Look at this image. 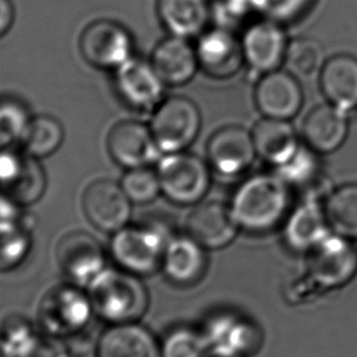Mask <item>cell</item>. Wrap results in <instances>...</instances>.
Masks as SVG:
<instances>
[{"mask_svg":"<svg viewBox=\"0 0 357 357\" xmlns=\"http://www.w3.org/2000/svg\"><path fill=\"white\" fill-rule=\"evenodd\" d=\"M289 185L277 173L255 174L234 192L230 209L238 227L251 231L274 228L288 213Z\"/></svg>","mask_w":357,"mask_h":357,"instance_id":"1","label":"cell"},{"mask_svg":"<svg viewBox=\"0 0 357 357\" xmlns=\"http://www.w3.org/2000/svg\"><path fill=\"white\" fill-rule=\"evenodd\" d=\"M96 314L109 324L139 322L149 305L139 275L121 268H105L87 285Z\"/></svg>","mask_w":357,"mask_h":357,"instance_id":"2","label":"cell"},{"mask_svg":"<svg viewBox=\"0 0 357 357\" xmlns=\"http://www.w3.org/2000/svg\"><path fill=\"white\" fill-rule=\"evenodd\" d=\"M93 313L87 291L74 283L58 284L42 296L37 318L42 332L64 339L82 332Z\"/></svg>","mask_w":357,"mask_h":357,"instance_id":"3","label":"cell"},{"mask_svg":"<svg viewBox=\"0 0 357 357\" xmlns=\"http://www.w3.org/2000/svg\"><path fill=\"white\" fill-rule=\"evenodd\" d=\"M169 238L154 225H126L110 241L112 257L119 268L136 275H149L162 267Z\"/></svg>","mask_w":357,"mask_h":357,"instance_id":"4","label":"cell"},{"mask_svg":"<svg viewBox=\"0 0 357 357\" xmlns=\"http://www.w3.org/2000/svg\"><path fill=\"white\" fill-rule=\"evenodd\" d=\"M202 118L197 105L183 96H173L153 110L151 131L162 153L183 152L197 139Z\"/></svg>","mask_w":357,"mask_h":357,"instance_id":"5","label":"cell"},{"mask_svg":"<svg viewBox=\"0 0 357 357\" xmlns=\"http://www.w3.org/2000/svg\"><path fill=\"white\" fill-rule=\"evenodd\" d=\"M157 173L162 194L174 204H197L211 186L209 164L185 151L165 154L159 160Z\"/></svg>","mask_w":357,"mask_h":357,"instance_id":"6","label":"cell"},{"mask_svg":"<svg viewBox=\"0 0 357 357\" xmlns=\"http://www.w3.org/2000/svg\"><path fill=\"white\" fill-rule=\"evenodd\" d=\"M47 189V176L40 159L24 149H0V192L25 207L38 202Z\"/></svg>","mask_w":357,"mask_h":357,"instance_id":"7","label":"cell"},{"mask_svg":"<svg viewBox=\"0 0 357 357\" xmlns=\"http://www.w3.org/2000/svg\"><path fill=\"white\" fill-rule=\"evenodd\" d=\"M308 252V274L318 287L337 288L356 274L357 251L349 238L328 234Z\"/></svg>","mask_w":357,"mask_h":357,"instance_id":"8","label":"cell"},{"mask_svg":"<svg viewBox=\"0 0 357 357\" xmlns=\"http://www.w3.org/2000/svg\"><path fill=\"white\" fill-rule=\"evenodd\" d=\"M84 60L95 68L116 70L132 58V37L115 21L98 20L84 29L79 38Z\"/></svg>","mask_w":357,"mask_h":357,"instance_id":"9","label":"cell"},{"mask_svg":"<svg viewBox=\"0 0 357 357\" xmlns=\"http://www.w3.org/2000/svg\"><path fill=\"white\" fill-rule=\"evenodd\" d=\"M55 259L71 283L84 288L107 268L105 250L100 241L82 230L60 238L55 248Z\"/></svg>","mask_w":357,"mask_h":357,"instance_id":"10","label":"cell"},{"mask_svg":"<svg viewBox=\"0 0 357 357\" xmlns=\"http://www.w3.org/2000/svg\"><path fill=\"white\" fill-rule=\"evenodd\" d=\"M288 45L283 25L268 19L252 22L241 36L245 65L258 76L279 70L285 61Z\"/></svg>","mask_w":357,"mask_h":357,"instance_id":"11","label":"cell"},{"mask_svg":"<svg viewBox=\"0 0 357 357\" xmlns=\"http://www.w3.org/2000/svg\"><path fill=\"white\" fill-rule=\"evenodd\" d=\"M82 208L93 227L114 234L129 224L132 202L121 185L109 178H100L84 190Z\"/></svg>","mask_w":357,"mask_h":357,"instance_id":"12","label":"cell"},{"mask_svg":"<svg viewBox=\"0 0 357 357\" xmlns=\"http://www.w3.org/2000/svg\"><path fill=\"white\" fill-rule=\"evenodd\" d=\"M114 86L125 105L132 109L154 110L163 100L167 84L151 61L131 58L115 70Z\"/></svg>","mask_w":357,"mask_h":357,"instance_id":"13","label":"cell"},{"mask_svg":"<svg viewBox=\"0 0 357 357\" xmlns=\"http://www.w3.org/2000/svg\"><path fill=\"white\" fill-rule=\"evenodd\" d=\"M199 69L213 79H229L245 65L241 38L235 31L215 26L204 31L195 45Z\"/></svg>","mask_w":357,"mask_h":357,"instance_id":"14","label":"cell"},{"mask_svg":"<svg viewBox=\"0 0 357 357\" xmlns=\"http://www.w3.org/2000/svg\"><path fill=\"white\" fill-rule=\"evenodd\" d=\"M256 157L252 134L241 126L218 130L207 144L209 167L222 176L234 178L246 173Z\"/></svg>","mask_w":357,"mask_h":357,"instance_id":"15","label":"cell"},{"mask_svg":"<svg viewBox=\"0 0 357 357\" xmlns=\"http://www.w3.org/2000/svg\"><path fill=\"white\" fill-rule=\"evenodd\" d=\"M255 103L264 118L290 120L303 105V91L296 76L274 70L259 76L255 89Z\"/></svg>","mask_w":357,"mask_h":357,"instance_id":"16","label":"cell"},{"mask_svg":"<svg viewBox=\"0 0 357 357\" xmlns=\"http://www.w3.org/2000/svg\"><path fill=\"white\" fill-rule=\"evenodd\" d=\"M108 151L116 163L128 169L149 167L162 153L151 128L134 120L121 121L110 130Z\"/></svg>","mask_w":357,"mask_h":357,"instance_id":"17","label":"cell"},{"mask_svg":"<svg viewBox=\"0 0 357 357\" xmlns=\"http://www.w3.org/2000/svg\"><path fill=\"white\" fill-rule=\"evenodd\" d=\"M238 225L230 206L212 201L195 207L186 222L190 238L204 248H220L233 241Z\"/></svg>","mask_w":357,"mask_h":357,"instance_id":"18","label":"cell"},{"mask_svg":"<svg viewBox=\"0 0 357 357\" xmlns=\"http://www.w3.org/2000/svg\"><path fill=\"white\" fill-rule=\"evenodd\" d=\"M303 142L318 154L335 152L349 135V113L334 105H323L313 108L303 123Z\"/></svg>","mask_w":357,"mask_h":357,"instance_id":"19","label":"cell"},{"mask_svg":"<svg viewBox=\"0 0 357 357\" xmlns=\"http://www.w3.org/2000/svg\"><path fill=\"white\" fill-rule=\"evenodd\" d=\"M97 357H162L160 344L137 322L110 324L100 334Z\"/></svg>","mask_w":357,"mask_h":357,"instance_id":"20","label":"cell"},{"mask_svg":"<svg viewBox=\"0 0 357 357\" xmlns=\"http://www.w3.org/2000/svg\"><path fill=\"white\" fill-rule=\"evenodd\" d=\"M211 351L243 356L252 351L259 342L257 328L246 318L222 313L211 318L204 333Z\"/></svg>","mask_w":357,"mask_h":357,"instance_id":"21","label":"cell"},{"mask_svg":"<svg viewBox=\"0 0 357 357\" xmlns=\"http://www.w3.org/2000/svg\"><path fill=\"white\" fill-rule=\"evenodd\" d=\"M151 64L167 86L188 84L199 69L196 48L189 40L175 36L159 42L152 53Z\"/></svg>","mask_w":357,"mask_h":357,"instance_id":"22","label":"cell"},{"mask_svg":"<svg viewBox=\"0 0 357 357\" xmlns=\"http://www.w3.org/2000/svg\"><path fill=\"white\" fill-rule=\"evenodd\" d=\"M319 86L324 98L337 109L351 113L357 109V58L334 55L319 71Z\"/></svg>","mask_w":357,"mask_h":357,"instance_id":"23","label":"cell"},{"mask_svg":"<svg viewBox=\"0 0 357 357\" xmlns=\"http://www.w3.org/2000/svg\"><path fill=\"white\" fill-rule=\"evenodd\" d=\"M251 134L257 157L277 169L288 163L301 147L289 120L263 118L255 125Z\"/></svg>","mask_w":357,"mask_h":357,"instance_id":"24","label":"cell"},{"mask_svg":"<svg viewBox=\"0 0 357 357\" xmlns=\"http://www.w3.org/2000/svg\"><path fill=\"white\" fill-rule=\"evenodd\" d=\"M157 13L170 36L186 40L202 35L212 17L207 0H158Z\"/></svg>","mask_w":357,"mask_h":357,"instance_id":"25","label":"cell"},{"mask_svg":"<svg viewBox=\"0 0 357 357\" xmlns=\"http://www.w3.org/2000/svg\"><path fill=\"white\" fill-rule=\"evenodd\" d=\"M204 248L189 235L170 238L162 262L167 277L183 285L197 282L206 269Z\"/></svg>","mask_w":357,"mask_h":357,"instance_id":"26","label":"cell"},{"mask_svg":"<svg viewBox=\"0 0 357 357\" xmlns=\"http://www.w3.org/2000/svg\"><path fill=\"white\" fill-rule=\"evenodd\" d=\"M327 215L319 199H303L289 215L285 238L296 250L308 251L328 235Z\"/></svg>","mask_w":357,"mask_h":357,"instance_id":"27","label":"cell"},{"mask_svg":"<svg viewBox=\"0 0 357 357\" xmlns=\"http://www.w3.org/2000/svg\"><path fill=\"white\" fill-rule=\"evenodd\" d=\"M319 154L313 152L307 146H301L298 153L277 169L275 173L293 190H300L305 199H318L317 195L326 189L327 178L323 170Z\"/></svg>","mask_w":357,"mask_h":357,"instance_id":"28","label":"cell"},{"mask_svg":"<svg viewBox=\"0 0 357 357\" xmlns=\"http://www.w3.org/2000/svg\"><path fill=\"white\" fill-rule=\"evenodd\" d=\"M324 211L334 233L349 240L357 238V184L342 185L331 191Z\"/></svg>","mask_w":357,"mask_h":357,"instance_id":"29","label":"cell"},{"mask_svg":"<svg viewBox=\"0 0 357 357\" xmlns=\"http://www.w3.org/2000/svg\"><path fill=\"white\" fill-rule=\"evenodd\" d=\"M63 141L64 128L59 120L50 115H38L31 120L21 144L26 153L40 159L55 153Z\"/></svg>","mask_w":357,"mask_h":357,"instance_id":"30","label":"cell"},{"mask_svg":"<svg viewBox=\"0 0 357 357\" xmlns=\"http://www.w3.org/2000/svg\"><path fill=\"white\" fill-rule=\"evenodd\" d=\"M326 60L324 50L318 40L300 37L289 40L284 65L294 76L307 79L319 74Z\"/></svg>","mask_w":357,"mask_h":357,"instance_id":"31","label":"cell"},{"mask_svg":"<svg viewBox=\"0 0 357 357\" xmlns=\"http://www.w3.org/2000/svg\"><path fill=\"white\" fill-rule=\"evenodd\" d=\"M31 120L30 113L21 100L0 98V149L21 144Z\"/></svg>","mask_w":357,"mask_h":357,"instance_id":"32","label":"cell"},{"mask_svg":"<svg viewBox=\"0 0 357 357\" xmlns=\"http://www.w3.org/2000/svg\"><path fill=\"white\" fill-rule=\"evenodd\" d=\"M32 246V238L25 223L0 230V273L19 267Z\"/></svg>","mask_w":357,"mask_h":357,"instance_id":"33","label":"cell"},{"mask_svg":"<svg viewBox=\"0 0 357 357\" xmlns=\"http://www.w3.org/2000/svg\"><path fill=\"white\" fill-rule=\"evenodd\" d=\"M207 350L204 333L188 327L173 329L160 344L162 357H204Z\"/></svg>","mask_w":357,"mask_h":357,"instance_id":"34","label":"cell"},{"mask_svg":"<svg viewBox=\"0 0 357 357\" xmlns=\"http://www.w3.org/2000/svg\"><path fill=\"white\" fill-rule=\"evenodd\" d=\"M120 185L132 204H149L162 192L157 170L149 167L129 169Z\"/></svg>","mask_w":357,"mask_h":357,"instance_id":"35","label":"cell"},{"mask_svg":"<svg viewBox=\"0 0 357 357\" xmlns=\"http://www.w3.org/2000/svg\"><path fill=\"white\" fill-rule=\"evenodd\" d=\"M314 0H252L253 9L263 19L280 25L298 21L307 14Z\"/></svg>","mask_w":357,"mask_h":357,"instance_id":"36","label":"cell"},{"mask_svg":"<svg viewBox=\"0 0 357 357\" xmlns=\"http://www.w3.org/2000/svg\"><path fill=\"white\" fill-rule=\"evenodd\" d=\"M38 334L30 321L16 314L6 318L0 329V335L15 357L24 356Z\"/></svg>","mask_w":357,"mask_h":357,"instance_id":"37","label":"cell"},{"mask_svg":"<svg viewBox=\"0 0 357 357\" xmlns=\"http://www.w3.org/2000/svg\"><path fill=\"white\" fill-rule=\"evenodd\" d=\"M22 357H70V350L61 337L42 332Z\"/></svg>","mask_w":357,"mask_h":357,"instance_id":"38","label":"cell"},{"mask_svg":"<svg viewBox=\"0 0 357 357\" xmlns=\"http://www.w3.org/2000/svg\"><path fill=\"white\" fill-rule=\"evenodd\" d=\"M22 223L25 222L21 214V206L0 192V230L14 228Z\"/></svg>","mask_w":357,"mask_h":357,"instance_id":"39","label":"cell"},{"mask_svg":"<svg viewBox=\"0 0 357 357\" xmlns=\"http://www.w3.org/2000/svg\"><path fill=\"white\" fill-rule=\"evenodd\" d=\"M15 19V10L10 0H0V37L10 30Z\"/></svg>","mask_w":357,"mask_h":357,"instance_id":"40","label":"cell"},{"mask_svg":"<svg viewBox=\"0 0 357 357\" xmlns=\"http://www.w3.org/2000/svg\"><path fill=\"white\" fill-rule=\"evenodd\" d=\"M0 357H15L10 351V349L8 347L3 337L0 335Z\"/></svg>","mask_w":357,"mask_h":357,"instance_id":"41","label":"cell"},{"mask_svg":"<svg viewBox=\"0 0 357 357\" xmlns=\"http://www.w3.org/2000/svg\"><path fill=\"white\" fill-rule=\"evenodd\" d=\"M204 357H243V356H238V355H229V354H222V352H215V351H211L209 350L208 352H207V355Z\"/></svg>","mask_w":357,"mask_h":357,"instance_id":"42","label":"cell"}]
</instances>
